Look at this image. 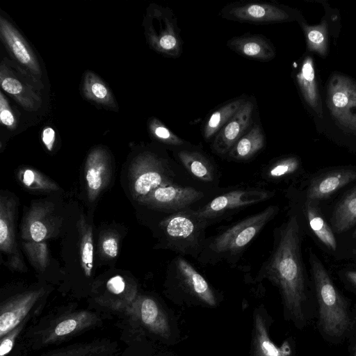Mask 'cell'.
Returning a JSON list of instances; mask_svg holds the SVG:
<instances>
[{
	"mask_svg": "<svg viewBox=\"0 0 356 356\" xmlns=\"http://www.w3.org/2000/svg\"><path fill=\"white\" fill-rule=\"evenodd\" d=\"M273 246L261 264L254 281L268 280L281 294L284 311L296 323L304 320L305 277L300 252V227L298 217L291 215L274 229Z\"/></svg>",
	"mask_w": 356,
	"mask_h": 356,
	"instance_id": "cell-1",
	"label": "cell"
},
{
	"mask_svg": "<svg viewBox=\"0 0 356 356\" xmlns=\"http://www.w3.org/2000/svg\"><path fill=\"white\" fill-rule=\"evenodd\" d=\"M279 210L278 206L270 205L207 237L197 261L203 266L220 263L231 266L236 265L250 243L277 216Z\"/></svg>",
	"mask_w": 356,
	"mask_h": 356,
	"instance_id": "cell-2",
	"label": "cell"
},
{
	"mask_svg": "<svg viewBox=\"0 0 356 356\" xmlns=\"http://www.w3.org/2000/svg\"><path fill=\"white\" fill-rule=\"evenodd\" d=\"M165 293L172 302L187 307H218L222 293L183 256L170 261L166 271Z\"/></svg>",
	"mask_w": 356,
	"mask_h": 356,
	"instance_id": "cell-3",
	"label": "cell"
},
{
	"mask_svg": "<svg viewBox=\"0 0 356 356\" xmlns=\"http://www.w3.org/2000/svg\"><path fill=\"white\" fill-rule=\"evenodd\" d=\"M208 227L194 207L168 215L159 223L161 245L177 255L197 260L207 238Z\"/></svg>",
	"mask_w": 356,
	"mask_h": 356,
	"instance_id": "cell-4",
	"label": "cell"
},
{
	"mask_svg": "<svg viewBox=\"0 0 356 356\" xmlns=\"http://www.w3.org/2000/svg\"><path fill=\"white\" fill-rule=\"evenodd\" d=\"M309 260L319 304L321 325L327 334L340 336L350 324L345 302L324 266L312 252Z\"/></svg>",
	"mask_w": 356,
	"mask_h": 356,
	"instance_id": "cell-5",
	"label": "cell"
},
{
	"mask_svg": "<svg viewBox=\"0 0 356 356\" xmlns=\"http://www.w3.org/2000/svg\"><path fill=\"white\" fill-rule=\"evenodd\" d=\"M275 191L260 186H236L221 188L199 207H194L209 226L225 220L248 207L266 202Z\"/></svg>",
	"mask_w": 356,
	"mask_h": 356,
	"instance_id": "cell-6",
	"label": "cell"
},
{
	"mask_svg": "<svg viewBox=\"0 0 356 356\" xmlns=\"http://www.w3.org/2000/svg\"><path fill=\"white\" fill-rule=\"evenodd\" d=\"M143 26L147 40L156 51L168 57H179L182 40L177 19L168 8L152 4L147 10Z\"/></svg>",
	"mask_w": 356,
	"mask_h": 356,
	"instance_id": "cell-7",
	"label": "cell"
},
{
	"mask_svg": "<svg viewBox=\"0 0 356 356\" xmlns=\"http://www.w3.org/2000/svg\"><path fill=\"white\" fill-rule=\"evenodd\" d=\"M216 192L207 191L192 185L175 184L156 188L144 197L143 201L167 216L194 207L209 197V193Z\"/></svg>",
	"mask_w": 356,
	"mask_h": 356,
	"instance_id": "cell-8",
	"label": "cell"
},
{
	"mask_svg": "<svg viewBox=\"0 0 356 356\" xmlns=\"http://www.w3.org/2000/svg\"><path fill=\"white\" fill-rule=\"evenodd\" d=\"M174 155L199 188L216 192L220 181V173L213 161L204 152L193 146L173 151Z\"/></svg>",
	"mask_w": 356,
	"mask_h": 356,
	"instance_id": "cell-9",
	"label": "cell"
},
{
	"mask_svg": "<svg viewBox=\"0 0 356 356\" xmlns=\"http://www.w3.org/2000/svg\"><path fill=\"white\" fill-rule=\"evenodd\" d=\"M139 316L143 325L167 344L173 346L181 340L175 315L157 300L144 297L140 303Z\"/></svg>",
	"mask_w": 356,
	"mask_h": 356,
	"instance_id": "cell-10",
	"label": "cell"
},
{
	"mask_svg": "<svg viewBox=\"0 0 356 356\" xmlns=\"http://www.w3.org/2000/svg\"><path fill=\"white\" fill-rule=\"evenodd\" d=\"M220 15L226 19L255 24L280 22L289 15L280 6L267 2H239L225 6Z\"/></svg>",
	"mask_w": 356,
	"mask_h": 356,
	"instance_id": "cell-11",
	"label": "cell"
},
{
	"mask_svg": "<svg viewBox=\"0 0 356 356\" xmlns=\"http://www.w3.org/2000/svg\"><path fill=\"white\" fill-rule=\"evenodd\" d=\"M273 321L264 305L253 310L250 341V356H292L289 340L277 346L271 339L270 327Z\"/></svg>",
	"mask_w": 356,
	"mask_h": 356,
	"instance_id": "cell-12",
	"label": "cell"
},
{
	"mask_svg": "<svg viewBox=\"0 0 356 356\" xmlns=\"http://www.w3.org/2000/svg\"><path fill=\"white\" fill-rule=\"evenodd\" d=\"M255 104L247 98L230 120L215 136L211 149L219 156H227L235 143L250 129Z\"/></svg>",
	"mask_w": 356,
	"mask_h": 356,
	"instance_id": "cell-13",
	"label": "cell"
},
{
	"mask_svg": "<svg viewBox=\"0 0 356 356\" xmlns=\"http://www.w3.org/2000/svg\"><path fill=\"white\" fill-rule=\"evenodd\" d=\"M0 34L12 56L31 76L39 79L42 70L33 51L18 30L2 16H0Z\"/></svg>",
	"mask_w": 356,
	"mask_h": 356,
	"instance_id": "cell-14",
	"label": "cell"
},
{
	"mask_svg": "<svg viewBox=\"0 0 356 356\" xmlns=\"http://www.w3.org/2000/svg\"><path fill=\"white\" fill-rule=\"evenodd\" d=\"M227 46L238 54L248 58L268 61L275 56V48L264 36L258 34H245L234 37Z\"/></svg>",
	"mask_w": 356,
	"mask_h": 356,
	"instance_id": "cell-15",
	"label": "cell"
},
{
	"mask_svg": "<svg viewBox=\"0 0 356 356\" xmlns=\"http://www.w3.org/2000/svg\"><path fill=\"white\" fill-rule=\"evenodd\" d=\"M356 179V171L337 170L327 172L312 181L307 193L308 202L327 198L341 188Z\"/></svg>",
	"mask_w": 356,
	"mask_h": 356,
	"instance_id": "cell-16",
	"label": "cell"
},
{
	"mask_svg": "<svg viewBox=\"0 0 356 356\" xmlns=\"http://www.w3.org/2000/svg\"><path fill=\"white\" fill-rule=\"evenodd\" d=\"M1 88L16 99L25 109L36 110L40 104V98L32 90L30 85L22 81L19 77L1 63L0 69Z\"/></svg>",
	"mask_w": 356,
	"mask_h": 356,
	"instance_id": "cell-17",
	"label": "cell"
},
{
	"mask_svg": "<svg viewBox=\"0 0 356 356\" xmlns=\"http://www.w3.org/2000/svg\"><path fill=\"white\" fill-rule=\"evenodd\" d=\"M266 138L259 124H254L235 143L226 157L236 162L248 161L265 147Z\"/></svg>",
	"mask_w": 356,
	"mask_h": 356,
	"instance_id": "cell-18",
	"label": "cell"
},
{
	"mask_svg": "<svg viewBox=\"0 0 356 356\" xmlns=\"http://www.w3.org/2000/svg\"><path fill=\"white\" fill-rule=\"evenodd\" d=\"M37 295L32 293L7 304L1 309L0 336L3 337L14 330L33 305Z\"/></svg>",
	"mask_w": 356,
	"mask_h": 356,
	"instance_id": "cell-19",
	"label": "cell"
},
{
	"mask_svg": "<svg viewBox=\"0 0 356 356\" xmlns=\"http://www.w3.org/2000/svg\"><path fill=\"white\" fill-rule=\"evenodd\" d=\"M247 98L241 96L215 110L209 115L204 125L202 135L204 139L209 140L215 137L237 112Z\"/></svg>",
	"mask_w": 356,
	"mask_h": 356,
	"instance_id": "cell-20",
	"label": "cell"
},
{
	"mask_svg": "<svg viewBox=\"0 0 356 356\" xmlns=\"http://www.w3.org/2000/svg\"><path fill=\"white\" fill-rule=\"evenodd\" d=\"M82 90L84 96L97 104L116 109L117 104L107 85L95 73H85Z\"/></svg>",
	"mask_w": 356,
	"mask_h": 356,
	"instance_id": "cell-21",
	"label": "cell"
},
{
	"mask_svg": "<svg viewBox=\"0 0 356 356\" xmlns=\"http://www.w3.org/2000/svg\"><path fill=\"white\" fill-rule=\"evenodd\" d=\"M299 166L300 162L296 157L280 158L264 166L260 172V177L266 183L279 182L293 175Z\"/></svg>",
	"mask_w": 356,
	"mask_h": 356,
	"instance_id": "cell-22",
	"label": "cell"
},
{
	"mask_svg": "<svg viewBox=\"0 0 356 356\" xmlns=\"http://www.w3.org/2000/svg\"><path fill=\"white\" fill-rule=\"evenodd\" d=\"M331 222L338 233L347 231L356 223V187L337 205Z\"/></svg>",
	"mask_w": 356,
	"mask_h": 356,
	"instance_id": "cell-23",
	"label": "cell"
},
{
	"mask_svg": "<svg viewBox=\"0 0 356 356\" xmlns=\"http://www.w3.org/2000/svg\"><path fill=\"white\" fill-rule=\"evenodd\" d=\"M305 213L310 227L316 236L327 248L332 250L337 248V241L332 229L321 216L318 210L307 201Z\"/></svg>",
	"mask_w": 356,
	"mask_h": 356,
	"instance_id": "cell-24",
	"label": "cell"
},
{
	"mask_svg": "<svg viewBox=\"0 0 356 356\" xmlns=\"http://www.w3.org/2000/svg\"><path fill=\"white\" fill-rule=\"evenodd\" d=\"M105 156L101 149L90 153L87 161L86 181L91 191L97 192L102 186L105 172Z\"/></svg>",
	"mask_w": 356,
	"mask_h": 356,
	"instance_id": "cell-25",
	"label": "cell"
},
{
	"mask_svg": "<svg viewBox=\"0 0 356 356\" xmlns=\"http://www.w3.org/2000/svg\"><path fill=\"white\" fill-rule=\"evenodd\" d=\"M148 128L150 134L155 139L172 147V151L192 146L171 131L156 118H152L149 121Z\"/></svg>",
	"mask_w": 356,
	"mask_h": 356,
	"instance_id": "cell-26",
	"label": "cell"
},
{
	"mask_svg": "<svg viewBox=\"0 0 356 356\" xmlns=\"http://www.w3.org/2000/svg\"><path fill=\"white\" fill-rule=\"evenodd\" d=\"M0 120L3 125L10 130L15 129L17 126L15 113L2 92L0 93Z\"/></svg>",
	"mask_w": 356,
	"mask_h": 356,
	"instance_id": "cell-27",
	"label": "cell"
},
{
	"mask_svg": "<svg viewBox=\"0 0 356 356\" xmlns=\"http://www.w3.org/2000/svg\"><path fill=\"white\" fill-rule=\"evenodd\" d=\"M82 262L86 275H90L93 266V245L91 237H88L83 244Z\"/></svg>",
	"mask_w": 356,
	"mask_h": 356,
	"instance_id": "cell-28",
	"label": "cell"
},
{
	"mask_svg": "<svg viewBox=\"0 0 356 356\" xmlns=\"http://www.w3.org/2000/svg\"><path fill=\"white\" fill-rule=\"evenodd\" d=\"M301 79L304 88L307 90V93L308 95V97L311 99L309 88H311V84L313 83L314 80V71L312 63L310 60H307L303 64L302 68Z\"/></svg>",
	"mask_w": 356,
	"mask_h": 356,
	"instance_id": "cell-29",
	"label": "cell"
},
{
	"mask_svg": "<svg viewBox=\"0 0 356 356\" xmlns=\"http://www.w3.org/2000/svg\"><path fill=\"white\" fill-rule=\"evenodd\" d=\"M21 328V325L17 326L6 335H5V338L1 339L0 346V356H4L7 355L12 350L15 339L19 332Z\"/></svg>",
	"mask_w": 356,
	"mask_h": 356,
	"instance_id": "cell-30",
	"label": "cell"
},
{
	"mask_svg": "<svg viewBox=\"0 0 356 356\" xmlns=\"http://www.w3.org/2000/svg\"><path fill=\"white\" fill-rule=\"evenodd\" d=\"M78 321L75 318H67L60 322L54 330L57 336H64L72 332L77 327Z\"/></svg>",
	"mask_w": 356,
	"mask_h": 356,
	"instance_id": "cell-31",
	"label": "cell"
},
{
	"mask_svg": "<svg viewBox=\"0 0 356 356\" xmlns=\"http://www.w3.org/2000/svg\"><path fill=\"white\" fill-rule=\"evenodd\" d=\"M332 102L337 108H343L349 104V95L343 89H339L332 95Z\"/></svg>",
	"mask_w": 356,
	"mask_h": 356,
	"instance_id": "cell-32",
	"label": "cell"
},
{
	"mask_svg": "<svg viewBox=\"0 0 356 356\" xmlns=\"http://www.w3.org/2000/svg\"><path fill=\"white\" fill-rule=\"evenodd\" d=\"M47 231L45 225L40 221H34L30 227L31 237L36 242H40L45 238Z\"/></svg>",
	"mask_w": 356,
	"mask_h": 356,
	"instance_id": "cell-33",
	"label": "cell"
},
{
	"mask_svg": "<svg viewBox=\"0 0 356 356\" xmlns=\"http://www.w3.org/2000/svg\"><path fill=\"white\" fill-rule=\"evenodd\" d=\"M106 287L111 293L114 294H120L124 291L125 283L121 276L116 275L111 277L107 282Z\"/></svg>",
	"mask_w": 356,
	"mask_h": 356,
	"instance_id": "cell-34",
	"label": "cell"
},
{
	"mask_svg": "<svg viewBox=\"0 0 356 356\" xmlns=\"http://www.w3.org/2000/svg\"><path fill=\"white\" fill-rule=\"evenodd\" d=\"M41 138L47 149L51 151L56 140L55 130L51 127H46L42 131Z\"/></svg>",
	"mask_w": 356,
	"mask_h": 356,
	"instance_id": "cell-35",
	"label": "cell"
},
{
	"mask_svg": "<svg viewBox=\"0 0 356 356\" xmlns=\"http://www.w3.org/2000/svg\"><path fill=\"white\" fill-rule=\"evenodd\" d=\"M104 252L111 257H115L118 254V243L114 238L105 239L102 244Z\"/></svg>",
	"mask_w": 356,
	"mask_h": 356,
	"instance_id": "cell-36",
	"label": "cell"
},
{
	"mask_svg": "<svg viewBox=\"0 0 356 356\" xmlns=\"http://www.w3.org/2000/svg\"><path fill=\"white\" fill-rule=\"evenodd\" d=\"M308 38L310 42L315 44H320L324 40L323 33L318 30H312L308 33Z\"/></svg>",
	"mask_w": 356,
	"mask_h": 356,
	"instance_id": "cell-37",
	"label": "cell"
},
{
	"mask_svg": "<svg viewBox=\"0 0 356 356\" xmlns=\"http://www.w3.org/2000/svg\"><path fill=\"white\" fill-rule=\"evenodd\" d=\"M8 236V225L3 218H1L0 220V243L1 246L7 240Z\"/></svg>",
	"mask_w": 356,
	"mask_h": 356,
	"instance_id": "cell-38",
	"label": "cell"
},
{
	"mask_svg": "<svg viewBox=\"0 0 356 356\" xmlns=\"http://www.w3.org/2000/svg\"><path fill=\"white\" fill-rule=\"evenodd\" d=\"M34 179V174L33 172L30 170H26L24 173V177H23V181L24 183L27 185L30 186Z\"/></svg>",
	"mask_w": 356,
	"mask_h": 356,
	"instance_id": "cell-39",
	"label": "cell"
},
{
	"mask_svg": "<svg viewBox=\"0 0 356 356\" xmlns=\"http://www.w3.org/2000/svg\"><path fill=\"white\" fill-rule=\"evenodd\" d=\"M346 276L348 281L356 287V271L349 270L346 273Z\"/></svg>",
	"mask_w": 356,
	"mask_h": 356,
	"instance_id": "cell-40",
	"label": "cell"
},
{
	"mask_svg": "<svg viewBox=\"0 0 356 356\" xmlns=\"http://www.w3.org/2000/svg\"><path fill=\"white\" fill-rule=\"evenodd\" d=\"M353 237H356V229H355V231L353 234Z\"/></svg>",
	"mask_w": 356,
	"mask_h": 356,
	"instance_id": "cell-41",
	"label": "cell"
},
{
	"mask_svg": "<svg viewBox=\"0 0 356 356\" xmlns=\"http://www.w3.org/2000/svg\"><path fill=\"white\" fill-rule=\"evenodd\" d=\"M353 356H356V346H355V351H354V355Z\"/></svg>",
	"mask_w": 356,
	"mask_h": 356,
	"instance_id": "cell-42",
	"label": "cell"
},
{
	"mask_svg": "<svg viewBox=\"0 0 356 356\" xmlns=\"http://www.w3.org/2000/svg\"><path fill=\"white\" fill-rule=\"evenodd\" d=\"M353 253L356 254V248L353 250Z\"/></svg>",
	"mask_w": 356,
	"mask_h": 356,
	"instance_id": "cell-43",
	"label": "cell"
}]
</instances>
